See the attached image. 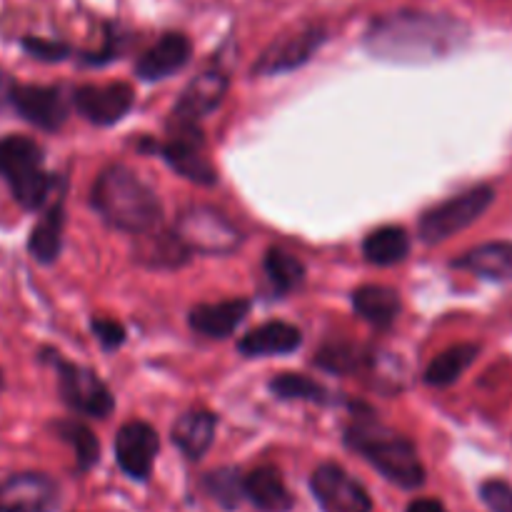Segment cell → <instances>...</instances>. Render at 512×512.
<instances>
[{
	"label": "cell",
	"mask_w": 512,
	"mask_h": 512,
	"mask_svg": "<svg viewBox=\"0 0 512 512\" xmlns=\"http://www.w3.org/2000/svg\"><path fill=\"white\" fill-rule=\"evenodd\" d=\"M173 233L188 248V253L230 255L243 245L240 230L223 213L203 205L183 210Z\"/></svg>",
	"instance_id": "52a82bcc"
},
{
	"label": "cell",
	"mask_w": 512,
	"mask_h": 512,
	"mask_svg": "<svg viewBox=\"0 0 512 512\" xmlns=\"http://www.w3.org/2000/svg\"><path fill=\"white\" fill-rule=\"evenodd\" d=\"M410 253V235L400 225H383L365 235L363 255L373 265L403 263Z\"/></svg>",
	"instance_id": "cb8c5ba5"
},
{
	"label": "cell",
	"mask_w": 512,
	"mask_h": 512,
	"mask_svg": "<svg viewBox=\"0 0 512 512\" xmlns=\"http://www.w3.org/2000/svg\"><path fill=\"white\" fill-rule=\"evenodd\" d=\"M160 438L145 420H130L115 435V458L120 470L133 480H148L158 458Z\"/></svg>",
	"instance_id": "4fadbf2b"
},
{
	"label": "cell",
	"mask_w": 512,
	"mask_h": 512,
	"mask_svg": "<svg viewBox=\"0 0 512 512\" xmlns=\"http://www.w3.org/2000/svg\"><path fill=\"white\" fill-rule=\"evenodd\" d=\"M315 363H318L320 368L330 370V373H355V370H360L368 363V355H363L358 348H353V345L333 343L325 345V348L315 355Z\"/></svg>",
	"instance_id": "4dcf8cb0"
},
{
	"label": "cell",
	"mask_w": 512,
	"mask_h": 512,
	"mask_svg": "<svg viewBox=\"0 0 512 512\" xmlns=\"http://www.w3.org/2000/svg\"><path fill=\"white\" fill-rule=\"evenodd\" d=\"M63 228H65V208L63 195H58L55 203L45 208L38 223L33 225L28 235V253L35 263L50 265L58 260L60 248H63Z\"/></svg>",
	"instance_id": "44dd1931"
},
{
	"label": "cell",
	"mask_w": 512,
	"mask_h": 512,
	"mask_svg": "<svg viewBox=\"0 0 512 512\" xmlns=\"http://www.w3.org/2000/svg\"><path fill=\"white\" fill-rule=\"evenodd\" d=\"M325 40H328V30L320 28V25H310V28L283 35V38L273 40V43L263 50L258 63L253 65V73L280 75L288 73V70L300 68V65H305L315 53H318L320 45H323Z\"/></svg>",
	"instance_id": "30bf717a"
},
{
	"label": "cell",
	"mask_w": 512,
	"mask_h": 512,
	"mask_svg": "<svg viewBox=\"0 0 512 512\" xmlns=\"http://www.w3.org/2000/svg\"><path fill=\"white\" fill-rule=\"evenodd\" d=\"M405 512H448V508L435 498H420V500H413Z\"/></svg>",
	"instance_id": "e575fe53"
},
{
	"label": "cell",
	"mask_w": 512,
	"mask_h": 512,
	"mask_svg": "<svg viewBox=\"0 0 512 512\" xmlns=\"http://www.w3.org/2000/svg\"><path fill=\"white\" fill-rule=\"evenodd\" d=\"M95 340L103 345L105 350H118L125 343V328L113 318H93L90 320Z\"/></svg>",
	"instance_id": "d6a6232c"
},
{
	"label": "cell",
	"mask_w": 512,
	"mask_h": 512,
	"mask_svg": "<svg viewBox=\"0 0 512 512\" xmlns=\"http://www.w3.org/2000/svg\"><path fill=\"white\" fill-rule=\"evenodd\" d=\"M495 200V190L490 185H475L455 198L443 200L435 208L425 210L418 223V235L423 243L435 245L450 240L460 230L470 228L475 220L483 218Z\"/></svg>",
	"instance_id": "8992f818"
},
{
	"label": "cell",
	"mask_w": 512,
	"mask_h": 512,
	"mask_svg": "<svg viewBox=\"0 0 512 512\" xmlns=\"http://www.w3.org/2000/svg\"><path fill=\"white\" fill-rule=\"evenodd\" d=\"M478 355L480 345L475 343H463L455 345V348H448L428 365V370H425V383L435 385V388L453 385L455 380H460V375L478 360Z\"/></svg>",
	"instance_id": "d4e9b609"
},
{
	"label": "cell",
	"mask_w": 512,
	"mask_h": 512,
	"mask_svg": "<svg viewBox=\"0 0 512 512\" xmlns=\"http://www.w3.org/2000/svg\"><path fill=\"white\" fill-rule=\"evenodd\" d=\"M468 25L450 15L398 10L373 20L365 33V50L373 58L398 65H420L448 58L468 43Z\"/></svg>",
	"instance_id": "6da1fadb"
},
{
	"label": "cell",
	"mask_w": 512,
	"mask_h": 512,
	"mask_svg": "<svg viewBox=\"0 0 512 512\" xmlns=\"http://www.w3.org/2000/svg\"><path fill=\"white\" fill-rule=\"evenodd\" d=\"M135 93L128 83L80 85L73 93V105L85 120L95 125H115L130 113Z\"/></svg>",
	"instance_id": "5bb4252c"
},
{
	"label": "cell",
	"mask_w": 512,
	"mask_h": 512,
	"mask_svg": "<svg viewBox=\"0 0 512 512\" xmlns=\"http://www.w3.org/2000/svg\"><path fill=\"white\" fill-rule=\"evenodd\" d=\"M480 498L490 512H512V488L503 480H488L480 488Z\"/></svg>",
	"instance_id": "836d02e7"
},
{
	"label": "cell",
	"mask_w": 512,
	"mask_h": 512,
	"mask_svg": "<svg viewBox=\"0 0 512 512\" xmlns=\"http://www.w3.org/2000/svg\"><path fill=\"white\" fill-rule=\"evenodd\" d=\"M90 203L105 223L130 235L155 230L163 218L158 195L125 165H110L98 175Z\"/></svg>",
	"instance_id": "7a4b0ae2"
},
{
	"label": "cell",
	"mask_w": 512,
	"mask_h": 512,
	"mask_svg": "<svg viewBox=\"0 0 512 512\" xmlns=\"http://www.w3.org/2000/svg\"><path fill=\"white\" fill-rule=\"evenodd\" d=\"M455 268L470 270L473 275L485 280H498V283H512V243L498 240V243H485L468 250L463 258L455 260Z\"/></svg>",
	"instance_id": "7402d4cb"
},
{
	"label": "cell",
	"mask_w": 512,
	"mask_h": 512,
	"mask_svg": "<svg viewBox=\"0 0 512 512\" xmlns=\"http://www.w3.org/2000/svg\"><path fill=\"white\" fill-rule=\"evenodd\" d=\"M300 343H303V335L295 325L285 323V320H270L243 335L238 350L245 358H270V355L293 353L300 348Z\"/></svg>",
	"instance_id": "ac0fdd59"
},
{
	"label": "cell",
	"mask_w": 512,
	"mask_h": 512,
	"mask_svg": "<svg viewBox=\"0 0 512 512\" xmlns=\"http://www.w3.org/2000/svg\"><path fill=\"white\" fill-rule=\"evenodd\" d=\"M218 428V415L210 410H188L173 425V445L188 460H200L210 450Z\"/></svg>",
	"instance_id": "ffe728a7"
},
{
	"label": "cell",
	"mask_w": 512,
	"mask_h": 512,
	"mask_svg": "<svg viewBox=\"0 0 512 512\" xmlns=\"http://www.w3.org/2000/svg\"><path fill=\"white\" fill-rule=\"evenodd\" d=\"M345 443L350 450L363 455L385 480L398 488L415 490L425 483V468L418 458V450L405 435L380 425L373 415H360L348 430Z\"/></svg>",
	"instance_id": "3957f363"
},
{
	"label": "cell",
	"mask_w": 512,
	"mask_h": 512,
	"mask_svg": "<svg viewBox=\"0 0 512 512\" xmlns=\"http://www.w3.org/2000/svg\"><path fill=\"white\" fill-rule=\"evenodd\" d=\"M13 75L8 73L5 68H0V110L10 108V93H13Z\"/></svg>",
	"instance_id": "d590c367"
},
{
	"label": "cell",
	"mask_w": 512,
	"mask_h": 512,
	"mask_svg": "<svg viewBox=\"0 0 512 512\" xmlns=\"http://www.w3.org/2000/svg\"><path fill=\"white\" fill-rule=\"evenodd\" d=\"M228 93V75L223 70H203L200 75H195L185 90L180 93L178 103H175L170 118L173 120H185V123H200L205 115H210L213 110L220 108V103L225 100Z\"/></svg>",
	"instance_id": "9a60e30c"
},
{
	"label": "cell",
	"mask_w": 512,
	"mask_h": 512,
	"mask_svg": "<svg viewBox=\"0 0 512 512\" xmlns=\"http://www.w3.org/2000/svg\"><path fill=\"white\" fill-rule=\"evenodd\" d=\"M55 435H58L63 443H68L73 448L75 460H78V470H90L100 458V443L95 438L93 430L88 425L78 423V420H58L53 425Z\"/></svg>",
	"instance_id": "4316f807"
},
{
	"label": "cell",
	"mask_w": 512,
	"mask_h": 512,
	"mask_svg": "<svg viewBox=\"0 0 512 512\" xmlns=\"http://www.w3.org/2000/svg\"><path fill=\"white\" fill-rule=\"evenodd\" d=\"M263 268L268 280L273 283V288L278 290L280 295L293 293V290H298L305 280L303 263L283 248H270L268 253H265Z\"/></svg>",
	"instance_id": "83f0119b"
},
{
	"label": "cell",
	"mask_w": 512,
	"mask_h": 512,
	"mask_svg": "<svg viewBox=\"0 0 512 512\" xmlns=\"http://www.w3.org/2000/svg\"><path fill=\"white\" fill-rule=\"evenodd\" d=\"M250 313V300L235 298V300H223V303H203L195 305L188 315L190 328L198 335L205 338L223 340L238 330V325L243 323L245 315Z\"/></svg>",
	"instance_id": "e0dca14e"
},
{
	"label": "cell",
	"mask_w": 512,
	"mask_h": 512,
	"mask_svg": "<svg viewBox=\"0 0 512 512\" xmlns=\"http://www.w3.org/2000/svg\"><path fill=\"white\" fill-rule=\"evenodd\" d=\"M40 360L55 368V375H58V393L70 410H75L80 415H88V418H108L113 413V395H110L108 385L93 370L68 363L63 355L50 348L40 350Z\"/></svg>",
	"instance_id": "5b68a950"
},
{
	"label": "cell",
	"mask_w": 512,
	"mask_h": 512,
	"mask_svg": "<svg viewBox=\"0 0 512 512\" xmlns=\"http://www.w3.org/2000/svg\"><path fill=\"white\" fill-rule=\"evenodd\" d=\"M243 490L245 500H250L253 508L260 512H290L295 505L280 470L270 468V465L255 468L253 473L245 475Z\"/></svg>",
	"instance_id": "d6986e66"
},
{
	"label": "cell",
	"mask_w": 512,
	"mask_h": 512,
	"mask_svg": "<svg viewBox=\"0 0 512 512\" xmlns=\"http://www.w3.org/2000/svg\"><path fill=\"white\" fill-rule=\"evenodd\" d=\"M0 178L23 210L43 208L55 185L43 170V148L28 135L15 133L0 138Z\"/></svg>",
	"instance_id": "277c9868"
},
{
	"label": "cell",
	"mask_w": 512,
	"mask_h": 512,
	"mask_svg": "<svg viewBox=\"0 0 512 512\" xmlns=\"http://www.w3.org/2000/svg\"><path fill=\"white\" fill-rule=\"evenodd\" d=\"M190 53H193V45L183 33H165L153 48L140 55V60L135 63V75L140 80H148V83L165 80L178 73L180 68H185Z\"/></svg>",
	"instance_id": "2e32d148"
},
{
	"label": "cell",
	"mask_w": 512,
	"mask_h": 512,
	"mask_svg": "<svg viewBox=\"0 0 512 512\" xmlns=\"http://www.w3.org/2000/svg\"><path fill=\"white\" fill-rule=\"evenodd\" d=\"M270 393L280 400H305V403H328L330 393L320 383L300 373H280L270 380Z\"/></svg>",
	"instance_id": "f1b7e54d"
},
{
	"label": "cell",
	"mask_w": 512,
	"mask_h": 512,
	"mask_svg": "<svg viewBox=\"0 0 512 512\" xmlns=\"http://www.w3.org/2000/svg\"><path fill=\"white\" fill-rule=\"evenodd\" d=\"M165 163L183 178L193 180L198 185H213L218 180L213 163L205 155V135L200 123H185L173 120L168 123V140L158 145Z\"/></svg>",
	"instance_id": "ba28073f"
},
{
	"label": "cell",
	"mask_w": 512,
	"mask_h": 512,
	"mask_svg": "<svg viewBox=\"0 0 512 512\" xmlns=\"http://www.w3.org/2000/svg\"><path fill=\"white\" fill-rule=\"evenodd\" d=\"M20 48L35 60H43V63H60V60L70 58V45L63 40L53 38H40V35H25L20 38Z\"/></svg>",
	"instance_id": "1f68e13d"
},
{
	"label": "cell",
	"mask_w": 512,
	"mask_h": 512,
	"mask_svg": "<svg viewBox=\"0 0 512 512\" xmlns=\"http://www.w3.org/2000/svg\"><path fill=\"white\" fill-rule=\"evenodd\" d=\"M0 390H3V373H0Z\"/></svg>",
	"instance_id": "8d00e7d4"
},
{
	"label": "cell",
	"mask_w": 512,
	"mask_h": 512,
	"mask_svg": "<svg viewBox=\"0 0 512 512\" xmlns=\"http://www.w3.org/2000/svg\"><path fill=\"white\" fill-rule=\"evenodd\" d=\"M353 308L375 328H388L400 315L403 303H400L398 290L385 288V285H363L353 293Z\"/></svg>",
	"instance_id": "603a6c76"
},
{
	"label": "cell",
	"mask_w": 512,
	"mask_h": 512,
	"mask_svg": "<svg viewBox=\"0 0 512 512\" xmlns=\"http://www.w3.org/2000/svg\"><path fill=\"white\" fill-rule=\"evenodd\" d=\"M58 503V483L45 473L25 470L0 480V512H53Z\"/></svg>",
	"instance_id": "8fae6325"
},
{
	"label": "cell",
	"mask_w": 512,
	"mask_h": 512,
	"mask_svg": "<svg viewBox=\"0 0 512 512\" xmlns=\"http://www.w3.org/2000/svg\"><path fill=\"white\" fill-rule=\"evenodd\" d=\"M310 490L325 512H370L373 500L368 490L345 473L340 465L323 463L310 478Z\"/></svg>",
	"instance_id": "9c48e42d"
},
{
	"label": "cell",
	"mask_w": 512,
	"mask_h": 512,
	"mask_svg": "<svg viewBox=\"0 0 512 512\" xmlns=\"http://www.w3.org/2000/svg\"><path fill=\"white\" fill-rule=\"evenodd\" d=\"M10 108L25 123L35 125L40 130H48V133H55V130L63 128L65 118H68L65 95L55 85L15 83L13 93H10Z\"/></svg>",
	"instance_id": "7c38bea8"
},
{
	"label": "cell",
	"mask_w": 512,
	"mask_h": 512,
	"mask_svg": "<svg viewBox=\"0 0 512 512\" xmlns=\"http://www.w3.org/2000/svg\"><path fill=\"white\" fill-rule=\"evenodd\" d=\"M138 258L148 263L150 268H178L188 260V248L180 243L175 233H143V240L138 245Z\"/></svg>",
	"instance_id": "484cf974"
},
{
	"label": "cell",
	"mask_w": 512,
	"mask_h": 512,
	"mask_svg": "<svg viewBox=\"0 0 512 512\" xmlns=\"http://www.w3.org/2000/svg\"><path fill=\"white\" fill-rule=\"evenodd\" d=\"M205 490L223 510H238L245 500L243 475L235 468H220L205 475Z\"/></svg>",
	"instance_id": "f546056e"
}]
</instances>
